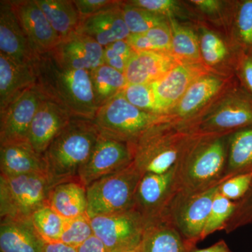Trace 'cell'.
<instances>
[{"label": "cell", "instance_id": "obj_1", "mask_svg": "<svg viewBox=\"0 0 252 252\" xmlns=\"http://www.w3.org/2000/svg\"><path fill=\"white\" fill-rule=\"evenodd\" d=\"M35 86L44 99L64 109L72 118L94 120L97 104L91 72L66 67L50 53L35 64Z\"/></svg>", "mask_w": 252, "mask_h": 252}, {"label": "cell", "instance_id": "obj_2", "mask_svg": "<svg viewBox=\"0 0 252 252\" xmlns=\"http://www.w3.org/2000/svg\"><path fill=\"white\" fill-rule=\"evenodd\" d=\"M200 131L178 120L154 126L130 144L133 162L142 175L163 174L177 166Z\"/></svg>", "mask_w": 252, "mask_h": 252}, {"label": "cell", "instance_id": "obj_3", "mask_svg": "<svg viewBox=\"0 0 252 252\" xmlns=\"http://www.w3.org/2000/svg\"><path fill=\"white\" fill-rule=\"evenodd\" d=\"M230 134L200 132L176 167L177 194H190L222 183Z\"/></svg>", "mask_w": 252, "mask_h": 252}, {"label": "cell", "instance_id": "obj_4", "mask_svg": "<svg viewBox=\"0 0 252 252\" xmlns=\"http://www.w3.org/2000/svg\"><path fill=\"white\" fill-rule=\"evenodd\" d=\"M99 135L94 121L72 118L43 154L51 188L79 181V170L90 157Z\"/></svg>", "mask_w": 252, "mask_h": 252}, {"label": "cell", "instance_id": "obj_5", "mask_svg": "<svg viewBox=\"0 0 252 252\" xmlns=\"http://www.w3.org/2000/svg\"><path fill=\"white\" fill-rule=\"evenodd\" d=\"M173 120L177 119L170 115H159L137 108L121 92L97 109L94 122L102 135L133 144L154 126Z\"/></svg>", "mask_w": 252, "mask_h": 252}, {"label": "cell", "instance_id": "obj_6", "mask_svg": "<svg viewBox=\"0 0 252 252\" xmlns=\"http://www.w3.org/2000/svg\"><path fill=\"white\" fill-rule=\"evenodd\" d=\"M142 175L132 162L86 187L87 214L90 217L109 215L135 207V195Z\"/></svg>", "mask_w": 252, "mask_h": 252}, {"label": "cell", "instance_id": "obj_7", "mask_svg": "<svg viewBox=\"0 0 252 252\" xmlns=\"http://www.w3.org/2000/svg\"><path fill=\"white\" fill-rule=\"evenodd\" d=\"M51 189L45 175H0L1 220H31L34 212L47 205Z\"/></svg>", "mask_w": 252, "mask_h": 252}, {"label": "cell", "instance_id": "obj_8", "mask_svg": "<svg viewBox=\"0 0 252 252\" xmlns=\"http://www.w3.org/2000/svg\"><path fill=\"white\" fill-rule=\"evenodd\" d=\"M193 124L200 132L232 134L252 127V97L243 88H234Z\"/></svg>", "mask_w": 252, "mask_h": 252}, {"label": "cell", "instance_id": "obj_9", "mask_svg": "<svg viewBox=\"0 0 252 252\" xmlns=\"http://www.w3.org/2000/svg\"><path fill=\"white\" fill-rule=\"evenodd\" d=\"M220 184L196 193L177 194L169 207L167 214L191 250L200 241Z\"/></svg>", "mask_w": 252, "mask_h": 252}, {"label": "cell", "instance_id": "obj_10", "mask_svg": "<svg viewBox=\"0 0 252 252\" xmlns=\"http://www.w3.org/2000/svg\"><path fill=\"white\" fill-rule=\"evenodd\" d=\"M94 235L110 252H122L142 241L145 220L135 207L117 213L91 217Z\"/></svg>", "mask_w": 252, "mask_h": 252}, {"label": "cell", "instance_id": "obj_11", "mask_svg": "<svg viewBox=\"0 0 252 252\" xmlns=\"http://www.w3.org/2000/svg\"><path fill=\"white\" fill-rule=\"evenodd\" d=\"M133 162L130 144L100 133L90 157L79 172L85 187L124 170Z\"/></svg>", "mask_w": 252, "mask_h": 252}, {"label": "cell", "instance_id": "obj_12", "mask_svg": "<svg viewBox=\"0 0 252 252\" xmlns=\"http://www.w3.org/2000/svg\"><path fill=\"white\" fill-rule=\"evenodd\" d=\"M176 167L165 173L142 175L136 192L135 207L145 223L167 212L177 195Z\"/></svg>", "mask_w": 252, "mask_h": 252}, {"label": "cell", "instance_id": "obj_13", "mask_svg": "<svg viewBox=\"0 0 252 252\" xmlns=\"http://www.w3.org/2000/svg\"><path fill=\"white\" fill-rule=\"evenodd\" d=\"M43 99L34 86L0 110V144L28 142L30 126Z\"/></svg>", "mask_w": 252, "mask_h": 252}, {"label": "cell", "instance_id": "obj_14", "mask_svg": "<svg viewBox=\"0 0 252 252\" xmlns=\"http://www.w3.org/2000/svg\"><path fill=\"white\" fill-rule=\"evenodd\" d=\"M0 54L19 64L34 66L40 56L33 49L11 1H0Z\"/></svg>", "mask_w": 252, "mask_h": 252}, {"label": "cell", "instance_id": "obj_15", "mask_svg": "<svg viewBox=\"0 0 252 252\" xmlns=\"http://www.w3.org/2000/svg\"><path fill=\"white\" fill-rule=\"evenodd\" d=\"M201 63H179L163 77L152 83L157 104L162 114L170 115L190 86L209 73Z\"/></svg>", "mask_w": 252, "mask_h": 252}, {"label": "cell", "instance_id": "obj_16", "mask_svg": "<svg viewBox=\"0 0 252 252\" xmlns=\"http://www.w3.org/2000/svg\"><path fill=\"white\" fill-rule=\"evenodd\" d=\"M33 49L39 56L51 52L61 39L50 24L36 0L11 1Z\"/></svg>", "mask_w": 252, "mask_h": 252}, {"label": "cell", "instance_id": "obj_17", "mask_svg": "<svg viewBox=\"0 0 252 252\" xmlns=\"http://www.w3.org/2000/svg\"><path fill=\"white\" fill-rule=\"evenodd\" d=\"M50 54L66 67L89 72L104 64V47L90 36L77 32L61 41Z\"/></svg>", "mask_w": 252, "mask_h": 252}, {"label": "cell", "instance_id": "obj_18", "mask_svg": "<svg viewBox=\"0 0 252 252\" xmlns=\"http://www.w3.org/2000/svg\"><path fill=\"white\" fill-rule=\"evenodd\" d=\"M72 118L57 104L43 99L30 126L28 143L38 154L43 155Z\"/></svg>", "mask_w": 252, "mask_h": 252}, {"label": "cell", "instance_id": "obj_19", "mask_svg": "<svg viewBox=\"0 0 252 252\" xmlns=\"http://www.w3.org/2000/svg\"><path fill=\"white\" fill-rule=\"evenodd\" d=\"M225 82L226 80L217 74H204L190 86L170 115L181 122H193L200 109L222 93Z\"/></svg>", "mask_w": 252, "mask_h": 252}, {"label": "cell", "instance_id": "obj_20", "mask_svg": "<svg viewBox=\"0 0 252 252\" xmlns=\"http://www.w3.org/2000/svg\"><path fill=\"white\" fill-rule=\"evenodd\" d=\"M122 3L82 18L78 32L90 36L103 47L126 40L130 32L123 15Z\"/></svg>", "mask_w": 252, "mask_h": 252}, {"label": "cell", "instance_id": "obj_21", "mask_svg": "<svg viewBox=\"0 0 252 252\" xmlns=\"http://www.w3.org/2000/svg\"><path fill=\"white\" fill-rule=\"evenodd\" d=\"M179 63L171 54L167 53L135 51L127 62L124 74L127 84H152Z\"/></svg>", "mask_w": 252, "mask_h": 252}, {"label": "cell", "instance_id": "obj_22", "mask_svg": "<svg viewBox=\"0 0 252 252\" xmlns=\"http://www.w3.org/2000/svg\"><path fill=\"white\" fill-rule=\"evenodd\" d=\"M0 170L1 175L7 177L46 175L43 155L38 154L28 142L0 144Z\"/></svg>", "mask_w": 252, "mask_h": 252}, {"label": "cell", "instance_id": "obj_23", "mask_svg": "<svg viewBox=\"0 0 252 252\" xmlns=\"http://www.w3.org/2000/svg\"><path fill=\"white\" fill-rule=\"evenodd\" d=\"M36 81L35 65L19 64L0 54V110L35 86Z\"/></svg>", "mask_w": 252, "mask_h": 252}, {"label": "cell", "instance_id": "obj_24", "mask_svg": "<svg viewBox=\"0 0 252 252\" xmlns=\"http://www.w3.org/2000/svg\"><path fill=\"white\" fill-rule=\"evenodd\" d=\"M44 245L31 220H1V252H44Z\"/></svg>", "mask_w": 252, "mask_h": 252}, {"label": "cell", "instance_id": "obj_25", "mask_svg": "<svg viewBox=\"0 0 252 252\" xmlns=\"http://www.w3.org/2000/svg\"><path fill=\"white\" fill-rule=\"evenodd\" d=\"M144 252H190L169 215L147 222L142 239Z\"/></svg>", "mask_w": 252, "mask_h": 252}, {"label": "cell", "instance_id": "obj_26", "mask_svg": "<svg viewBox=\"0 0 252 252\" xmlns=\"http://www.w3.org/2000/svg\"><path fill=\"white\" fill-rule=\"evenodd\" d=\"M47 205L64 220L88 215L86 187L79 180L54 186L50 190Z\"/></svg>", "mask_w": 252, "mask_h": 252}, {"label": "cell", "instance_id": "obj_27", "mask_svg": "<svg viewBox=\"0 0 252 252\" xmlns=\"http://www.w3.org/2000/svg\"><path fill=\"white\" fill-rule=\"evenodd\" d=\"M61 41L79 31L81 18L70 0H36Z\"/></svg>", "mask_w": 252, "mask_h": 252}, {"label": "cell", "instance_id": "obj_28", "mask_svg": "<svg viewBox=\"0 0 252 252\" xmlns=\"http://www.w3.org/2000/svg\"><path fill=\"white\" fill-rule=\"evenodd\" d=\"M249 172H252V127L230 134L228 163L222 181Z\"/></svg>", "mask_w": 252, "mask_h": 252}, {"label": "cell", "instance_id": "obj_29", "mask_svg": "<svg viewBox=\"0 0 252 252\" xmlns=\"http://www.w3.org/2000/svg\"><path fill=\"white\" fill-rule=\"evenodd\" d=\"M230 23V44L237 51L252 55V0L234 1Z\"/></svg>", "mask_w": 252, "mask_h": 252}, {"label": "cell", "instance_id": "obj_30", "mask_svg": "<svg viewBox=\"0 0 252 252\" xmlns=\"http://www.w3.org/2000/svg\"><path fill=\"white\" fill-rule=\"evenodd\" d=\"M168 21L172 34V56L179 63L203 64L198 36L195 32L181 24L177 18H168Z\"/></svg>", "mask_w": 252, "mask_h": 252}, {"label": "cell", "instance_id": "obj_31", "mask_svg": "<svg viewBox=\"0 0 252 252\" xmlns=\"http://www.w3.org/2000/svg\"><path fill=\"white\" fill-rule=\"evenodd\" d=\"M91 78L98 109L122 92L127 84L124 74L106 64L91 71Z\"/></svg>", "mask_w": 252, "mask_h": 252}, {"label": "cell", "instance_id": "obj_32", "mask_svg": "<svg viewBox=\"0 0 252 252\" xmlns=\"http://www.w3.org/2000/svg\"><path fill=\"white\" fill-rule=\"evenodd\" d=\"M198 36L202 61L207 68L220 67L228 59L236 61L238 51L230 52L226 43L215 32L202 28Z\"/></svg>", "mask_w": 252, "mask_h": 252}, {"label": "cell", "instance_id": "obj_33", "mask_svg": "<svg viewBox=\"0 0 252 252\" xmlns=\"http://www.w3.org/2000/svg\"><path fill=\"white\" fill-rule=\"evenodd\" d=\"M135 52L157 51L171 54L172 34L168 23L140 34H130L126 39Z\"/></svg>", "mask_w": 252, "mask_h": 252}, {"label": "cell", "instance_id": "obj_34", "mask_svg": "<svg viewBox=\"0 0 252 252\" xmlns=\"http://www.w3.org/2000/svg\"><path fill=\"white\" fill-rule=\"evenodd\" d=\"M31 220L36 233L45 243L60 242L65 220L48 205L38 209Z\"/></svg>", "mask_w": 252, "mask_h": 252}, {"label": "cell", "instance_id": "obj_35", "mask_svg": "<svg viewBox=\"0 0 252 252\" xmlns=\"http://www.w3.org/2000/svg\"><path fill=\"white\" fill-rule=\"evenodd\" d=\"M123 15L130 34H140L168 23L163 15L136 7L123 1Z\"/></svg>", "mask_w": 252, "mask_h": 252}, {"label": "cell", "instance_id": "obj_36", "mask_svg": "<svg viewBox=\"0 0 252 252\" xmlns=\"http://www.w3.org/2000/svg\"><path fill=\"white\" fill-rule=\"evenodd\" d=\"M236 207V202L232 201L217 192L214 198L210 215L204 228L200 240L218 230H223L225 225L233 215Z\"/></svg>", "mask_w": 252, "mask_h": 252}, {"label": "cell", "instance_id": "obj_37", "mask_svg": "<svg viewBox=\"0 0 252 252\" xmlns=\"http://www.w3.org/2000/svg\"><path fill=\"white\" fill-rule=\"evenodd\" d=\"M122 93L125 98L137 108L152 114L165 115L158 105L152 84H127Z\"/></svg>", "mask_w": 252, "mask_h": 252}, {"label": "cell", "instance_id": "obj_38", "mask_svg": "<svg viewBox=\"0 0 252 252\" xmlns=\"http://www.w3.org/2000/svg\"><path fill=\"white\" fill-rule=\"evenodd\" d=\"M94 235L91 217L84 216L65 220L60 242L77 249L88 239Z\"/></svg>", "mask_w": 252, "mask_h": 252}, {"label": "cell", "instance_id": "obj_39", "mask_svg": "<svg viewBox=\"0 0 252 252\" xmlns=\"http://www.w3.org/2000/svg\"><path fill=\"white\" fill-rule=\"evenodd\" d=\"M135 51L126 40H120L104 47V64L124 74L126 65Z\"/></svg>", "mask_w": 252, "mask_h": 252}, {"label": "cell", "instance_id": "obj_40", "mask_svg": "<svg viewBox=\"0 0 252 252\" xmlns=\"http://www.w3.org/2000/svg\"><path fill=\"white\" fill-rule=\"evenodd\" d=\"M252 186V172L239 174L220 184L219 192L232 201L238 202L248 193Z\"/></svg>", "mask_w": 252, "mask_h": 252}, {"label": "cell", "instance_id": "obj_41", "mask_svg": "<svg viewBox=\"0 0 252 252\" xmlns=\"http://www.w3.org/2000/svg\"><path fill=\"white\" fill-rule=\"evenodd\" d=\"M126 2L167 18H177L185 14L182 3L175 0H131Z\"/></svg>", "mask_w": 252, "mask_h": 252}, {"label": "cell", "instance_id": "obj_42", "mask_svg": "<svg viewBox=\"0 0 252 252\" xmlns=\"http://www.w3.org/2000/svg\"><path fill=\"white\" fill-rule=\"evenodd\" d=\"M252 223V186L248 193L236 202L233 215L225 225L223 230L229 233L237 228Z\"/></svg>", "mask_w": 252, "mask_h": 252}, {"label": "cell", "instance_id": "obj_43", "mask_svg": "<svg viewBox=\"0 0 252 252\" xmlns=\"http://www.w3.org/2000/svg\"><path fill=\"white\" fill-rule=\"evenodd\" d=\"M235 69L242 88L252 97V55L238 51Z\"/></svg>", "mask_w": 252, "mask_h": 252}, {"label": "cell", "instance_id": "obj_44", "mask_svg": "<svg viewBox=\"0 0 252 252\" xmlns=\"http://www.w3.org/2000/svg\"><path fill=\"white\" fill-rule=\"evenodd\" d=\"M78 12L82 18L89 17L94 14L109 9L120 3L114 0H74Z\"/></svg>", "mask_w": 252, "mask_h": 252}, {"label": "cell", "instance_id": "obj_45", "mask_svg": "<svg viewBox=\"0 0 252 252\" xmlns=\"http://www.w3.org/2000/svg\"><path fill=\"white\" fill-rule=\"evenodd\" d=\"M190 2L204 14L210 16L220 15L227 4L225 1L218 0H193Z\"/></svg>", "mask_w": 252, "mask_h": 252}, {"label": "cell", "instance_id": "obj_46", "mask_svg": "<svg viewBox=\"0 0 252 252\" xmlns=\"http://www.w3.org/2000/svg\"><path fill=\"white\" fill-rule=\"evenodd\" d=\"M78 252H110L103 243L95 235L90 238L77 248Z\"/></svg>", "mask_w": 252, "mask_h": 252}, {"label": "cell", "instance_id": "obj_47", "mask_svg": "<svg viewBox=\"0 0 252 252\" xmlns=\"http://www.w3.org/2000/svg\"><path fill=\"white\" fill-rule=\"evenodd\" d=\"M44 252H78L77 249L69 245L56 242V243H45Z\"/></svg>", "mask_w": 252, "mask_h": 252}, {"label": "cell", "instance_id": "obj_48", "mask_svg": "<svg viewBox=\"0 0 252 252\" xmlns=\"http://www.w3.org/2000/svg\"><path fill=\"white\" fill-rule=\"evenodd\" d=\"M190 252H233L228 246L224 240H221L217 243L214 244L212 246L205 249L195 248Z\"/></svg>", "mask_w": 252, "mask_h": 252}, {"label": "cell", "instance_id": "obj_49", "mask_svg": "<svg viewBox=\"0 0 252 252\" xmlns=\"http://www.w3.org/2000/svg\"><path fill=\"white\" fill-rule=\"evenodd\" d=\"M122 252H144L143 244L142 241L138 245L134 247V248L129 249V250H126Z\"/></svg>", "mask_w": 252, "mask_h": 252}]
</instances>
